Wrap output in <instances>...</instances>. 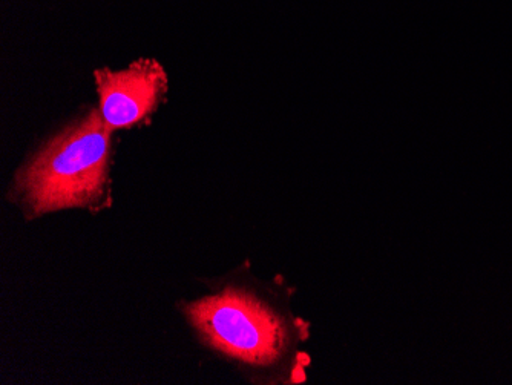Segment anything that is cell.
<instances>
[{"instance_id": "cell-1", "label": "cell", "mask_w": 512, "mask_h": 385, "mask_svg": "<svg viewBox=\"0 0 512 385\" xmlns=\"http://www.w3.org/2000/svg\"><path fill=\"white\" fill-rule=\"evenodd\" d=\"M293 297L295 287L281 275L260 280L241 264L181 312L200 343L252 384H306L312 326L296 315Z\"/></svg>"}, {"instance_id": "cell-3", "label": "cell", "mask_w": 512, "mask_h": 385, "mask_svg": "<svg viewBox=\"0 0 512 385\" xmlns=\"http://www.w3.org/2000/svg\"><path fill=\"white\" fill-rule=\"evenodd\" d=\"M100 116L111 131L143 125L168 94V74L154 59L135 60L125 70L94 73Z\"/></svg>"}, {"instance_id": "cell-2", "label": "cell", "mask_w": 512, "mask_h": 385, "mask_svg": "<svg viewBox=\"0 0 512 385\" xmlns=\"http://www.w3.org/2000/svg\"><path fill=\"white\" fill-rule=\"evenodd\" d=\"M112 134L99 109H89L17 169L8 200L27 220L68 209L99 212L108 208Z\"/></svg>"}]
</instances>
